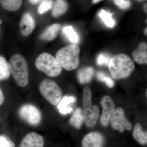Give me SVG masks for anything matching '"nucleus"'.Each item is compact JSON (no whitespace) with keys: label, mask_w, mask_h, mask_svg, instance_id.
Returning a JSON list of instances; mask_svg holds the SVG:
<instances>
[{"label":"nucleus","mask_w":147,"mask_h":147,"mask_svg":"<svg viewBox=\"0 0 147 147\" xmlns=\"http://www.w3.org/2000/svg\"><path fill=\"white\" fill-rule=\"evenodd\" d=\"M108 65L111 76L117 80L127 78L135 68L131 58L123 54H118L111 58Z\"/></svg>","instance_id":"1"},{"label":"nucleus","mask_w":147,"mask_h":147,"mask_svg":"<svg viewBox=\"0 0 147 147\" xmlns=\"http://www.w3.org/2000/svg\"><path fill=\"white\" fill-rule=\"evenodd\" d=\"M8 63L10 73L16 84L22 88L26 86L29 76L28 64L25 58L21 55L15 54L10 58Z\"/></svg>","instance_id":"2"},{"label":"nucleus","mask_w":147,"mask_h":147,"mask_svg":"<svg viewBox=\"0 0 147 147\" xmlns=\"http://www.w3.org/2000/svg\"><path fill=\"white\" fill-rule=\"evenodd\" d=\"M80 48L75 44H71L60 49L57 52L56 58L62 67L67 71H72L79 65Z\"/></svg>","instance_id":"3"},{"label":"nucleus","mask_w":147,"mask_h":147,"mask_svg":"<svg viewBox=\"0 0 147 147\" xmlns=\"http://www.w3.org/2000/svg\"><path fill=\"white\" fill-rule=\"evenodd\" d=\"M91 90L85 87L83 92V115L84 122L87 127H94L97 123L100 116V110L97 105H92Z\"/></svg>","instance_id":"4"},{"label":"nucleus","mask_w":147,"mask_h":147,"mask_svg":"<svg viewBox=\"0 0 147 147\" xmlns=\"http://www.w3.org/2000/svg\"><path fill=\"white\" fill-rule=\"evenodd\" d=\"M35 66L38 70L50 77L59 76L62 70V67L57 59L47 53H42L38 57Z\"/></svg>","instance_id":"5"},{"label":"nucleus","mask_w":147,"mask_h":147,"mask_svg":"<svg viewBox=\"0 0 147 147\" xmlns=\"http://www.w3.org/2000/svg\"><path fill=\"white\" fill-rule=\"evenodd\" d=\"M40 92L51 105H57L62 98L63 92L57 83L51 80L44 79L40 84Z\"/></svg>","instance_id":"6"},{"label":"nucleus","mask_w":147,"mask_h":147,"mask_svg":"<svg viewBox=\"0 0 147 147\" xmlns=\"http://www.w3.org/2000/svg\"><path fill=\"white\" fill-rule=\"evenodd\" d=\"M18 113L21 119L31 126H38L41 122V112L35 105L29 103L24 104L19 108Z\"/></svg>","instance_id":"7"},{"label":"nucleus","mask_w":147,"mask_h":147,"mask_svg":"<svg viewBox=\"0 0 147 147\" xmlns=\"http://www.w3.org/2000/svg\"><path fill=\"white\" fill-rule=\"evenodd\" d=\"M112 128L123 132L125 129L130 131L132 129V124L127 119L123 108L118 107L115 108L110 119Z\"/></svg>","instance_id":"8"},{"label":"nucleus","mask_w":147,"mask_h":147,"mask_svg":"<svg viewBox=\"0 0 147 147\" xmlns=\"http://www.w3.org/2000/svg\"><path fill=\"white\" fill-rule=\"evenodd\" d=\"M100 103L102 108L100 122L103 126L107 127L109 124L112 114L115 109V105L112 98L108 95L102 98Z\"/></svg>","instance_id":"9"},{"label":"nucleus","mask_w":147,"mask_h":147,"mask_svg":"<svg viewBox=\"0 0 147 147\" xmlns=\"http://www.w3.org/2000/svg\"><path fill=\"white\" fill-rule=\"evenodd\" d=\"M104 137L98 131H92L86 134L82 142V147H102Z\"/></svg>","instance_id":"10"},{"label":"nucleus","mask_w":147,"mask_h":147,"mask_svg":"<svg viewBox=\"0 0 147 147\" xmlns=\"http://www.w3.org/2000/svg\"><path fill=\"white\" fill-rule=\"evenodd\" d=\"M44 145V138L42 135L36 132H32L24 137L20 147H43Z\"/></svg>","instance_id":"11"},{"label":"nucleus","mask_w":147,"mask_h":147,"mask_svg":"<svg viewBox=\"0 0 147 147\" xmlns=\"http://www.w3.org/2000/svg\"><path fill=\"white\" fill-rule=\"evenodd\" d=\"M36 27L35 21L30 13H24L20 22L21 34L24 36H27L34 30Z\"/></svg>","instance_id":"12"},{"label":"nucleus","mask_w":147,"mask_h":147,"mask_svg":"<svg viewBox=\"0 0 147 147\" xmlns=\"http://www.w3.org/2000/svg\"><path fill=\"white\" fill-rule=\"evenodd\" d=\"M132 57L135 62L138 64H147V45L145 42H141L132 53Z\"/></svg>","instance_id":"13"},{"label":"nucleus","mask_w":147,"mask_h":147,"mask_svg":"<svg viewBox=\"0 0 147 147\" xmlns=\"http://www.w3.org/2000/svg\"><path fill=\"white\" fill-rule=\"evenodd\" d=\"M76 101V98L73 96H64L57 106L59 112L61 114L64 115L71 113L73 110L70 105Z\"/></svg>","instance_id":"14"},{"label":"nucleus","mask_w":147,"mask_h":147,"mask_svg":"<svg viewBox=\"0 0 147 147\" xmlns=\"http://www.w3.org/2000/svg\"><path fill=\"white\" fill-rule=\"evenodd\" d=\"M61 28V25L60 24H55L50 25L40 34V39L48 41L53 40L57 36Z\"/></svg>","instance_id":"15"},{"label":"nucleus","mask_w":147,"mask_h":147,"mask_svg":"<svg viewBox=\"0 0 147 147\" xmlns=\"http://www.w3.org/2000/svg\"><path fill=\"white\" fill-rule=\"evenodd\" d=\"M94 73L91 67H86L79 69L77 73V78L81 84H86L91 82Z\"/></svg>","instance_id":"16"},{"label":"nucleus","mask_w":147,"mask_h":147,"mask_svg":"<svg viewBox=\"0 0 147 147\" xmlns=\"http://www.w3.org/2000/svg\"><path fill=\"white\" fill-rule=\"evenodd\" d=\"M132 137L134 140L139 144L142 145H146L147 143V132L142 129L140 123L135 125L132 133Z\"/></svg>","instance_id":"17"},{"label":"nucleus","mask_w":147,"mask_h":147,"mask_svg":"<svg viewBox=\"0 0 147 147\" xmlns=\"http://www.w3.org/2000/svg\"><path fill=\"white\" fill-rule=\"evenodd\" d=\"M68 7L66 0H56L53 5L52 15L55 17L61 16L67 11Z\"/></svg>","instance_id":"18"},{"label":"nucleus","mask_w":147,"mask_h":147,"mask_svg":"<svg viewBox=\"0 0 147 147\" xmlns=\"http://www.w3.org/2000/svg\"><path fill=\"white\" fill-rule=\"evenodd\" d=\"M69 123L76 129L82 127L84 122L83 111L81 108H76L69 119Z\"/></svg>","instance_id":"19"},{"label":"nucleus","mask_w":147,"mask_h":147,"mask_svg":"<svg viewBox=\"0 0 147 147\" xmlns=\"http://www.w3.org/2000/svg\"><path fill=\"white\" fill-rule=\"evenodd\" d=\"M23 0H0V4L5 10L14 11L21 7Z\"/></svg>","instance_id":"20"},{"label":"nucleus","mask_w":147,"mask_h":147,"mask_svg":"<svg viewBox=\"0 0 147 147\" xmlns=\"http://www.w3.org/2000/svg\"><path fill=\"white\" fill-rule=\"evenodd\" d=\"M9 63L6 59L0 56V80L8 79L10 75Z\"/></svg>","instance_id":"21"},{"label":"nucleus","mask_w":147,"mask_h":147,"mask_svg":"<svg viewBox=\"0 0 147 147\" xmlns=\"http://www.w3.org/2000/svg\"><path fill=\"white\" fill-rule=\"evenodd\" d=\"M113 14V13L101 9L99 13V16L107 26L112 28L114 27L115 24V21L112 17Z\"/></svg>","instance_id":"22"},{"label":"nucleus","mask_w":147,"mask_h":147,"mask_svg":"<svg viewBox=\"0 0 147 147\" xmlns=\"http://www.w3.org/2000/svg\"><path fill=\"white\" fill-rule=\"evenodd\" d=\"M63 32L71 42L77 43L78 42L79 37L71 26L65 27L63 29Z\"/></svg>","instance_id":"23"},{"label":"nucleus","mask_w":147,"mask_h":147,"mask_svg":"<svg viewBox=\"0 0 147 147\" xmlns=\"http://www.w3.org/2000/svg\"><path fill=\"white\" fill-rule=\"evenodd\" d=\"M53 5V0H42L38 9V13L39 14H43L52 9Z\"/></svg>","instance_id":"24"},{"label":"nucleus","mask_w":147,"mask_h":147,"mask_svg":"<svg viewBox=\"0 0 147 147\" xmlns=\"http://www.w3.org/2000/svg\"><path fill=\"white\" fill-rule=\"evenodd\" d=\"M96 78L98 81L105 83L107 86L110 88H113L114 86L115 83L112 79L101 71H98L96 74Z\"/></svg>","instance_id":"25"},{"label":"nucleus","mask_w":147,"mask_h":147,"mask_svg":"<svg viewBox=\"0 0 147 147\" xmlns=\"http://www.w3.org/2000/svg\"><path fill=\"white\" fill-rule=\"evenodd\" d=\"M0 147H15V145L7 136L5 135H1Z\"/></svg>","instance_id":"26"},{"label":"nucleus","mask_w":147,"mask_h":147,"mask_svg":"<svg viewBox=\"0 0 147 147\" xmlns=\"http://www.w3.org/2000/svg\"><path fill=\"white\" fill-rule=\"evenodd\" d=\"M110 59L109 55L107 54H100L97 58V64L99 65H108Z\"/></svg>","instance_id":"27"},{"label":"nucleus","mask_w":147,"mask_h":147,"mask_svg":"<svg viewBox=\"0 0 147 147\" xmlns=\"http://www.w3.org/2000/svg\"><path fill=\"white\" fill-rule=\"evenodd\" d=\"M114 3L120 8L123 9L128 8L131 5L129 0H114Z\"/></svg>","instance_id":"28"},{"label":"nucleus","mask_w":147,"mask_h":147,"mask_svg":"<svg viewBox=\"0 0 147 147\" xmlns=\"http://www.w3.org/2000/svg\"><path fill=\"white\" fill-rule=\"evenodd\" d=\"M4 101V96L3 93L2 91L0 89V105L3 103Z\"/></svg>","instance_id":"29"},{"label":"nucleus","mask_w":147,"mask_h":147,"mask_svg":"<svg viewBox=\"0 0 147 147\" xmlns=\"http://www.w3.org/2000/svg\"><path fill=\"white\" fill-rule=\"evenodd\" d=\"M30 3L32 5H36L41 0H28Z\"/></svg>","instance_id":"30"},{"label":"nucleus","mask_w":147,"mask_h":147,"mask_svg":"<svg viewBox=\"0 0 147 147\" xmlns=\"http://www.w3.org/2000/svg\"><path fill=\"white\" fill-rule=\"evenodd\" d=\"M143 7H144V10L145 12L147 13V3L144 4L143 5Z\"/></svg>","instance_id":"31"},{"label":"nucleus","mask_w":147,"mask_h":147,"mask_svg":"<svg viewBox=\"0 0 147 147\" xmlns=\"http://www.w3.org/2000/svg\"><path fill=\"white\" fill-rule=\"evenodd\" d=\"M101 1L102 0H93V3L94 4L97 3Z\"/></svg>","instance_id":"32"},{"label":"nucleus","mask_w":147,"mask_h":147,"mask_svg":"<svg viewBox=\"0 0 147 147\" xmlns=\"http://www.w3.org/2000/svg\"><path fill=\"white\" fill-rule=\"evenodd\" d=\"M144 33L145 35H146V36L147 35V28H146L145 29L144 31Z\"/></svg>","instance_id":"33"},{"label":"nucleus","mask_w":147,"mask_h":147,"mask_svg":"<svg viewBox=\"0 0 147 147\" xmlns=\"http://www.w3.org/2000/svg\"><path fill=\"white\" fill-rule=\"evenodd\" d=\"M147 90H146V97H147Z\"/></svg>","instance_id":"34"},{"label":"nucleus","mask_w":147,"mask_h":147,"mask_svg":"<svg viewBox=\"0 0 147 147\" xmlns=\"http://www.w3.org/2000/svg\"><path fill=\"white\" fill-rule=\"evenodd\" d=\"M0 32H1V28H0Z\"/></svg>","instance_id":"35"},{"label":"nucleus","mask_w":147,"mask_h":147,"mask_svg":"<svg viewBox=\"0 0 147 147\" xmlns=\"http://www.w3.org/2000/svg\"><path fill=\"white\" fill-rule=\"evenodd\" d=\"M0 121H1V118H0Z\"/></svg>","instance_id":"36"},{"label":"nucleus","mask_w":147,"mask_h":147,"mask_svg":"<svg viewBox=\"0 0 147 147\" xmlns=\"http://www.w3.org/2000/svg\"><path fill=\"white\" fill-rule=\"evenodd\" d=\"M139 1H140V0H139Z\"/></svg>","instance_id":"37"}]
</instances>
